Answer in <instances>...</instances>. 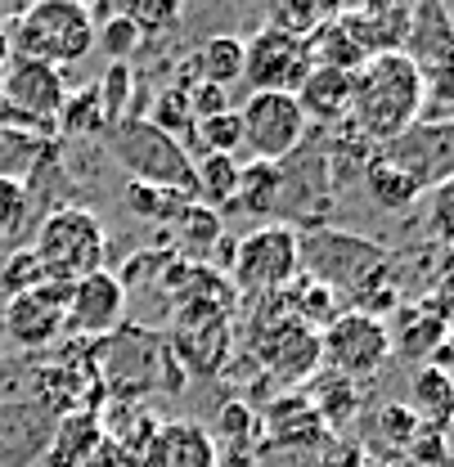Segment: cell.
Masks as SVG:
<instances>
[{
  "mask_svg": "<svg viewBox=\"0 0 454 467\" xmlns=\"http://www.w3.org/2000/svg\"><path fill=\"white\" fill-rule=\"evenodd\" d=\"M185 144H194L203 158H238V113L229 109V113H216V117H203V121H194V130H189V140Z\"/></svg>",
  "mask_w": 454,
  "mask_h": 467,
  "instance_id": "836d02e7",
  "label": "cell"
},
{
  "mask_svg": "<svg viewBox=\"0 0 454 467\" xmlns=\"http://www.w3.org/2000/svg\"><path fill=\"white\" fill-rule=\"evenodd\" d=\"M104 225L86 207H50L32 234V252L50 284H77L104 270Z\"/></svg>",
  "mask_w": 454,
  "mask_h": 467,
  "instance_id": "3957f363",
  "label": "cell"
},
{
  "mask_svg": "<svg viewBox=\"0 0 454 467\" xmlns=\"http://www.w3.org/2000/svg\"><path fill=\"white\" fill-rule=\"evenodd\" d=\"M144 121H149V126H158L163 135H171L175 144H185V140H189V130H194L189 95H185V90H175V86H167V90L153 99V109H149Z\"/></svg>",
  "mask_w": 454,
  "mask_h": 467,
  "instance_id": "d590c367",
  "label": "cell"
},
{
  "mask_svg": "<svg viewBox=\"0 0 454 467\" xmlns=\"http://www.w3.org/2000/svg\"><path fill=\"white\" fill-rule=\"evenodd\" d=\"M86 467H140V459H135V454H126V450L117 445L113 436L104 431V441H100V450L90 454V463H86Z\"/></svg>",
  "mask_w": 454,
  "mask_h": 467,
  "instance_id": "ee69618b",
  "label": "cell"
},
{
  "mask_svg": "<svg viewBox=\"0 0 454 467\" xmlns=\"http://www.w3.org/2000/svg\"><path fill=\"white\" fill-rule=\"evenodd\" d=\"M55 126L63 135H72V140H104L109 135V117L100 109V95H95V86H81V90H72L68 99H63V109H58Z\"/></svg>",
  "mask_w": 454,
  "mask_h": 467,
  "instance_id": "4dcf8cb0",
  "label": "cell"
},
{
  "mask_svg": "<svg viewBox=\"0 0 454 467\" xmlns=\"http://www.w3.org/2000/svg\"><path fill=\"white\" fill-rule=\"evenodd\" d=\"M248 355L275 382H306L320 373V333L292 319L275 296H261L248 324Z\"/></svg>",
  "mask_w": 454,
  "mask_h": 467,
  "instance_id": "5b68a950",
  "label": "cell"
},
{
  "mask_svg": "<svg viewBox=\"0 0 454 467\" xmlns=\"http://www.w3.org/2000/svg\"><path fill=\"white\" fill-rule=\"evenodd\" d=\"M95 50V23L77 0H41L18 9L9 32V55L37 58L50 67H68Z\"/></svg>",
  "mask_w": 454,
  "mask_h": 467,
  "instance_id": "7a4b0ae2",
  "label": "cell"
},
{
  "mask_svg": "<svg viewBox=\"0 0 454 467\" xmlns=\"http://www.w3.org/2000/svg\"><path fill=\"white\" fill-rule=\"evenodd\" d=\"M338 14V5H311V0H275L270 5V14H266V27H275V32H284V36H297V41H306L324 18H333Z\"/></svg>",
  "mask_w": 454,
  "mask_h": 467,
  "instance_id": "d6a6232c",
  "label": "cell"
},
{
  "mask_svg": "<svg viewBox=\"0 0 454 467\" xmlns=\"http://www.w3.org/2000/svg\"><path fill=\"white\" fill-rule=\"evenodd\" d=\"M306 50H311V63H315V67H333V72H355V67L369 58L360 50V41L346 32V23H342L338 14L324 18V23L306 36Z\"/></svg>",
  "mask_w": 454,
  "mask_h": 467,
  "instance_id": "d4e9b609",
  "label": "cell"
},
{
  "mask_svg": "<svg viewBox=\"0 0 454 467\" xmlns=\"http://www.w3.org/2000/svg\"><path fill=\"white\" fill-rule=\"evenodd\" d=\"M346 32L360 41V50L374 55H400L409 36V5H360V9H338Z\"/></svg>",
  "mask_w": 454,
  "mask_h": 467,
  "instance_id": "d6986e66",
  "label": "cell"
},
{
  "mask_svg": "<svg viewBox=\"0 0 454 467\" xmlns=\"http://www.w3.org/2000/svg\"><path fill=\"white\" fill-rule=\"evenodd\" d=\"M297 275H301V230L284 225V221L261 225V230H252L248 238H238L234 252H229V270H226L234 292L238 296H252V301L284 292Z\"/></svg>",
  "mask_w": 454,
  "mask_h": 467,
  "instance_id": "8992f818",
  "label": "cell"
},
{
  "mask_svg": "<svg viewBox=\"0 0 454 467\" xmlns=\"http://www.w3.org/2000/svg\"><path fill=\"white\" fill-rule=\"evenodd\" d=\"M266 436L275 441V450H320L329 441L324 422L315 418V409L301 391H288L266 409Z\"/></svg>",
  "mask_w": 454,
  "mask_h": 467,
  "instance_id": "ffe728a7",
  "label": "cell"
},
{
  "mask_svg": "<svg viewBox=\"0 0 454 467\" xmlns=\"http://www.w3.org/2000/svg\"><path fill=\"white\" fill-rule=\"evenodd\" d=\"M280 189H284L280 162H238V193H234V202L243 212L275 216L280 212Z\"/></svg>",
  "mask_w": 454,
  "mask_h": 467,
  "instance_id": "484cf974",
  "label": "cell"
},
{
  "mask_svg": "<svg viewBox=\"0 0 454 467\" xmlns=\"http://www.w3.org/2000/svg\"><path fill=\"white\" fill-rule=\"evenodd\" d=\"M221 450L203 422H158L153 441L144 445L140 467H216Z\"/></svg>",
  "mask_w": 454,
  "mask_h": 467,
  "instance_id": "2e32d148",
  "label": "cell"
},
{
  "mask_svg": "<svg viewBox=\"0 0 454 467\" xmlns=\"http://www.w3.org/2000/svg\"><path fill=\"white\" fill-rule=\"evenodd\" d=\"M378 427H387V441H392V445L409 450V441H414V431H418V418L409 413V405H383Z\"/></svg>",
  "mask_w": 454,
  "mask_h": 467,
  "instance_id": "b9f144b4",
  "label": "cell"
},
{
  "mask_svg": "<svg viewBox=\"0 0 454 467\" xmlns=\"http://www.w3.org/2000/svg\"><path fill=\"white\" fill-rule=\"evenodd\" d=\"M297 109L306 117V126L320 130H342L351 117V72H333V67H311V77L297 86Z\"/></svg>",
  "mask_w": 454,
  "mask_h": 467,
  "instance_id": "ac0fdd59",
  "label": "cell"
},
{
  "mask_svg": "<svg viewBox=\"0 0 454 467\" xmlns=\"http://www.w3.org/2000/svg\"><path fill=\"white\" fill-rule=\"evenodd\" d=\"M238 113V140L252 153V162H284L306 144V117L292 95H248Z\"/></svg>",
  "mask_w": 454,
  "mask_h": 467,
  "instance_id": "30bf717a",
  "label": "cell"
},
{
  "mask_svg": "<svg viewBox=\"0 0 454 467\" xmlns=\"http://www.w3.org/2000/svg\"><path fill=\"white\" fill-rule=\"evenodd\" d=\"M117 14L140 36H158V32H167V27L180 23V5H171V0H126V5H117Z\"/></svg>",
  "mask_w": 454,
  "mask_h": 467,
  "instance_id": "8d00e7d4",
  "label": "cell"
},
{
  "mask_svg": "<svg viewBox=\"0 0 454 467\" xmlns=\"http://www.w3.org/2000/svg\"><path fill=\"white\" fill-rule=\"evenodd\" d=\"M175 243H180V252H185V261H194V265H203V252H212V247H221V212H212V207H198V202H189L175 221Z\"/></svg>",
  "mask_w": 454,
  "mask_h": 467,
  "instance_id": "f1b7e54d",
  "label": "cell"
},
{
  "mask_svg": "<svg viewBox=\"0 0 454 467\" xmlns=\"http://www.w3.org/2000/svg\"><path fill=\"white\" fill-rule=\"evenodd\" d=\"M104 140H109V153L117 158V167L135 184H153V189H171V193L194 198V158H189V149L175 144L171 135H163L158 126H149L144 117L109 126Z\"/></svg>",
  "mask_w": 454,
  "mask_h": 467,
  "instance_id": "277c9868",
  "label": "cell"
},
{
  "mask_svg": "<svg viewBox=\"0 0 454 467\" xmlns=\"http://www.w3.org/2000/svg\"><path fill=\"white\" fill-rule=\"evenodd\" d=\"M0 99L9 109V126H27L37 130V140L55 126L58 109L68 99L63 90V72L50 63H37V58H18L9 55V63L0 67ZM5 126V130H9Z\"/></svg>",
  "mask_w": 454,
  "mask_h": 467,
  "instance_id": "9c48e42d",
  "label": "cell"
},
{
  "mask_svg": "<svg viewBox=\"0 0 454 467\" xmlns=\"http://www.w3.org/2000/svg\"><path fill=\"white\" fill-rule=\"evenodd\" d=\"M126 202L140 212V216H149V221H175L194 198H185V193H171V189H153V184H126Z\"/></svg>",
  "mask_w": 454,
  "mask_h": 467,
  "instance_id": "74e56055",
  "label": "cell"
},
{
  "mask_svg": "<svg viewBox=\"0 0 454 467\" xmlns=\"http://www.w3.org/2000/svg\"><path fill=\"white\" fill-rule=\"evenodd\" d=\"M46 284V270H41V261H37V252L32 247H23V252H14L5 265H0V288L5 296H18V292H32Z\"/></svg>",
  "mask_w": 454,
  "mask_h": 467,
  "instance_id": "60d3db41",
  "label": "cell"
},
{
  "mask_svg": "<svg viewBox=\"0 0 454 467\" xmlns=\"http://www.w3.org/2000/svg\"><path fill=\"white\" fill-rule=\"evenodd\" d=\"M95 46L109 55V63H131V55L144 46V36H140L121 14H113V18H104V23L95 27Z\"/></svg>",
  "mask_w": 454,
  "mask_h": 467,
  "instance_id": "ab89813d",
  "label": "cell"
},
{
  "mask_svg": "<svg viewBox=\"0 0 454 467\" xmlns=\"http://www.w3.org/2000/svg\"><path fill=\"white\" fill-rule=\"evenodd\" d=\"M450 50H454L450 5H441V0L409 5V36H405L400 55H409L428 77V72H450Z\"/></svg>",
  "mask_w": 454,
  "mask_h": 467,
  "instance_id": "e0dca14e",
  "label": "cell"
},
{
  "mask_svg": "<svg viewBox=\"0 0 454 467\" xmlns=\"http://www.w3.org/2000/svg\"><path fill=\"white\" fill-rule=\"evenodd\" d=\"M126 315V288L117 284L113 270H95L77 284H68V306H63V328L77 337H113Z\"/></svg>",
  "mask_w": 454,
  "mask_h": 467,
  "instance_id": "4fadbf2b",
  "label": "cell"
},
{
  "mask_svg": "<svg viewBox=\"0 0 454 467\" xmlns=\"http://www.w3.org/2000/svg\"><path fill=\"white\" fill-rule=\"evenodd\" d=\"M216 436H226L229 445H234V454L238 450H248L252 445V436H257V413H252V405L248 400H226V405L216 409V431H212V441Z\"/></svg>",
  "mask_w": 454,
  "mask_h": 467,
  "instance_id": "f35d334b",
  "label": "cell"
},
{
  "mask_svg": "<svg viewBox=\"0 0 454 467\" xmlns=\"http://www.w3.org/2000/svg\"><path fill=\"white\" fill-rule=\"evenodd\" d=\"M396 171H405L423 193L437 184H450L454 171V130L450 121H414L387 149H378Z\"/></svg>",
  "mask_w": 454,
  "mask_h": 467,
  "instance_id": "7c38bea8",
  "label": "cell"
},
{
  "mask_svg": "<svg viewBox=\"0 0 454 467\" xmlns=\"http://www.w3.org/2000/svg\"><path fill=\"white\" fill-rule=\"evenodd\" d=\"M135 90H140V72H135L131 63H109L104 81L95 86L100 109H104V117H109V126L140 117V113H135Z\"/></svg>",
  "mask_w": 454,
  "mask_h": 467,
  "instance_id": "1f68e13d",
  "label": "cell"
},
{
  "mask_svg": "<svg viewBox=\"0 0 454 467\" xmlns=\"http://www.w3.org/2000/svg\"><path fill=\"white\" fill-rule=\"evenodd\" d=\"M311 50L306 41L284 36L275 27H261L243 41V81L248 95H297V86L311 77Z\"/></svg>",
  "mask_w": 454,
  "mask_h": 467,
  "instance_id": "8fae6325",
  "label": "cell"
},
{
  "mask_svg": "<svg viewBox=\"0 0 454 467\" xmlns=\"http://www.w3.org/2000/svg\"><path fill=\"white\" fill-rule=\"evenodd\" d=\"M27 221H32V193H27L23 175L0 171V238H5V243L23 238Z\"/></svg>",
  "mask_w": 454,
  "mask_h": 467,
  "instance_id": "e575fe53",
  "label": "cell"
},
{
  "mask_svg": "<svg viewBox=\"0 0 454 467\" xmlns=\"http://www.w3.org/2000/svg\"><path fill=\"white\" fill-rule=\"evenodd\" d=\"M167 288V310L175 328H207V324H234L238 292L221 270H203L194 261H171L158 279Z\"/></svg>",
  "mask_w": 454,
  "mask_h": 467,
  "instance_id": "ba28073f",
  "label": "cell"
},
{
  "mask_svg": "<svg viewBox=\"0 0 454 467\" xmlns=\"http://www.w3.org/2000/svg\"><path fill=\"white\" fill-rule=\"evenodd\" d=\"M5 63H9V32L0 27V67H5Z\"/></svg>",
  "mask_w": 454,
  "mask_h": 467,
  "instance_id": "f6af8a7d",
  "label": "cell"
},
{
  "mask_svg": "<svg viewBox=\"0 0 454 467\" xmlns=\"http://www.w3.org/2000/svg\"><path fill=\"white\" fill-rule=\"evenodd\" d=\"M63 306H68V284H41L32 292L5 296L0 306V328L18 342V347H50L63 337Z\"/></svg>",
  "mask_w": 454,
  "mask_h": 467,
  "instance_id": "5bb4252c",
  "label": "cell"
},
{
  "mask_svg": "<svg viewBox=\"0 0 454 467\" xmlns=\"http://www.w3.org/2000/svg\"><path fill=\"white\" fill-rule=\"evenodd\" d=\"M428 99V77L409 55H374L351 72V117L346 130L369 149H387L405 135Z\"/></svg>",
  "mask_w": 454,
  "mask_h": 467,
  "instance_id": "6da1fadb",
  "label": "cell"
},
{
  "mask_svg": "<svg viewBox=\"0 0 454 467\" xmlns=\"http://www.w3.org/2000/svg\"><path fill=\"white\" fill-rule=\"evenodd\" d=\"M104 422L90 413V409H77V413H63L55 431V445H50V467H86L90 454L100 450L104 441Z\"/></svg>",
  "mask_w": 454,
  "mask_h": 467,
  "instance_id": "603a6c76",
  "label": "cell"
},
{
  "mask_svg": "<svg viewBox=\"0 0 454 467\" xmlns=\"http://www.w3.org/2000/svg\"><path fill=\"white\" fill-rule=\"evenodd\" d=\"M234 193H238V158H203V162H194V202L198 207H212V212H221L234 202Z\"/></svg>",
  "mask_w": 454,
  "mask_h": 467,
  "instance_id": "f546056e",
  "label": "cell"
},
{
  "mask_svg": "<svg viewBox=\"0 0 454 467\" xmlns=\"http://www.w3.org/2000/svg\"><path fill=\"white\" fill-rule=\"evenodd\" d=\"M171 359L175 364H185L189 373H203V378H212V373H221L226 368V359L234 355V324H207V328H175L171 333Z\"/></svg>",
  "mask_w": 454,
  "mask_h": 467,
  "instance_id": "44dd1931",
  "label": "cell"
},
{
  "mask_svg": "<svg viewBox=\"0 0 454 467\" xmlns=\"http://www.w3.org/2000/svg\"><path fill=\"white\" fill-rule=\"evenodd\" d=\"M185 72H189L194 81H207V86L229 90L234 81H243V41L229 36V32L207 36L194 55L185 58Z\"/></svg>",
  "mask_w": 454,
  "mask_h": 467,
  "instance_id": "7402d4cb",
  "label": "cell"
},
{
  "mask_svg": "<svg viewBox=\"0 0 454 467\" xmlns=\"http://www.w3.org/2000/svg\"><path fill=\"white\" fill-rule=\"evenodd\" d=\"M450 333V315H446V296H428L418 306H396L387 337H392V355L405 359H432V350L446 347Z\"/></svg>",
  "mask_w": 454,
  "mask_h": 467,
  "instance_id": "9a60e30c",
  "label": "cell"
},
{
  "mask_svg": "<svg viewBox=\"0 0 454 467\" xmlns=\"http://www.w3.org/2000/svg\"><path fill=\"white\" fill-rule=\"evenodd\" d=\"M320 467H364V445L346 436H329L320 445Z\"/></svg>",
  "mask_w": 454,
  "mask_h": 467,
  "instance_id": "7bdbcfd3",
  "label": "cell"
},
{
  "mask_svg": "<svg viewBox=\"0 0 454 467\" xmlns=\"http://www.w3.org/2000/svg\"><path fill=\"white\" fill-rule=\"evenodd\" d=\"M450 373L446 368H437V364H423L418 373H414V400H409V413L423 422V427H437V431H446V422H450Z\"/></svg>",
  "mask_w": 454,
  "mask_h": 467,
  "instance_id": "4316f807",
  "label": "cell"
},
{
  "mask_svg": "<svg viewBox=\"0 0 454 467\" xmlns=\"http://www.w3.org/2000/svg\"><path fill=\"white\" fill-rule=\"evenodd\" d=\"M360 180H364L369 198H374L383 212H409V207L423 198V189H418V184H414L405 171H396L383 153H374V158H369V167H364V175H360Z\"/></svg>",
  "mask_w": 454,
  "mask_h": 467,
  "instance_id": "83f0119b",
  "label": "cell"
},
{
  "mask_svg": "<svg viewBox=\"0 0 454 467\" xmlns=\"http://www.w3.org/2000/svg\"><path fill=\"white\" fill-rule=\"evenodd\" d=\"M306 400H311V409H315V418L324 422V431H333V427H346V422L360 413V382L320 368V373H311V391H306Z\"/></svg>",
  "mask_w": 454,
  "mask_h": 467,
  "instance_id": "cb8c5ba5",
  "label": "cell"
},
{
  "mask_svg": "<svg viewBox=\"0 0 454 467\" xmlns=\"http://www.w3.org/2000/svg\"><path fill=\"white\" fill-rule=\"evenodd\" d=\"M387 359H392V337H387L383 319H369L360 310H338L320 328V368H329V373L364 382V378L383 373Z\"/></svg>",
  "mask_w": 454,
  "mask_h": 467,
  "instance_id": "52a82bcc",
  "label": "cell"
}]
</instances>
